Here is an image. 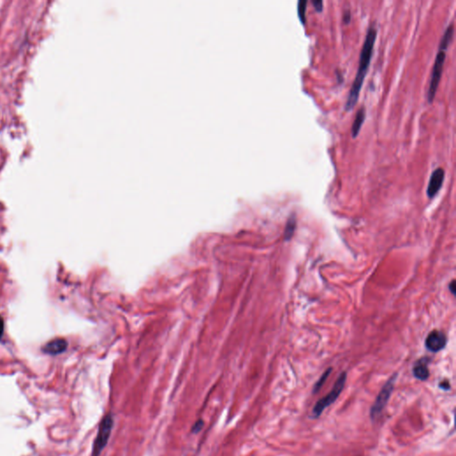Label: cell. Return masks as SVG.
Listing matches in <instances>:
<instances>
[{
  "label": "cell",
  "instance_id": "3",
  "mask_svg": "<svg viewBox=\"0 0 456 456\" xmlns=\"http://www.w3.org/2000/svg\"><path fill=\"white\" fill-rule=\"evenodd\" d=\"M397 377H398V374H395L393 376H391L390 380L385 383V385L383 386L382 390L380 391L375 404L373 405L370 410V417L373 420L377 419L381 415L383 409L385 408V406H387V404L391 397L392 391H393Z\"/></svg>",
  "mask_w": 456,
  "mask_h": 456
},
{
  "label": "cell",
  "instance_id": "1",
  "mask_svg": "<svg viewBox=\"0 0 456 456\" xmlns=\"http://www.w3.org/2000/svg\"><path fill=\"white\" fill-rule=\"evenodd\" d=\"M376 36H377L376 28L375 27V25H371L368 29L364 42L362 45L361 54H360L358 70L356 71L355 79H354V82L349 90L347 102H346L345 108L347 111L352 110L355 107V104L358 99L360 90L362 88L364 77L367 75V70L370 65L371 59H372L375 40H376Z\"/></svg>",
  "mask_w": 456,
  "mask_h": 456
},
{
  "label": "cell",
  "instance_id": "13",
  "mask_svg": "<svg viewBox=\"0 0 456 456\" xmlns=\"http://www.w3.org/2000/svg\"><path fill=\"white\" fill-rule=\"evenodd\" d=\"M307 0H300L298 3V14H299V18L302 24L306 23V10H307Z\"/></svg>",
  "mask_w": 456,
  "mask_h": 456
},
{
  "label": "cell",
  "instance_id": "14",
  "mask_svg": "<svg viewBox=\"0 0 456 456\" xmlns=\"http://www.w3.org/2000/svg\"><path fill=\"white\" fill-rule=\"evenodd\" d=\"M331 368H330V369L326 370V372L324 373V375H322V377L319 379V381H318V382H316V385H315V387H314V389H313V393H316V392H318V390H319L320 389L322 388V386L324 385V382H325V381L327 380L328 377H329V375H330V374H331Z\"/></svg>",
  "mask_w": 456,
  "mask_h": 456
},
{
  "label": "cell",
  "instance_id": "20",
  "mask_svg": "<svg viewBox=\"0 0 456 456\" xmlns=\"http://www.w3.org/2000/svg\"><path fill=\"white\" fill-rule=\"evenodd\" d=\"M449 289H450V291L452 292V294L455 293V282L452 281V283L450 284V285H449Z\"/></svg>",
  "mask_w": 456,
  "mask_h": 456
},
{
  "label": "cell",
  "instance_id": "11",
  "mask_svg": "<svg viewBox=\"0 0 456 456\" xmlns=\"http://www.w3.org/2000/svg\"><path fill=\"white\" fill-rule=\"evenodd\" d=\"M452 36H453V24H449L447 28L445 29L444 34L442 36L440 44H439V49L446 50V48L448 47L449 44L452 40Z\"/></svg>",
  "mask_w": 456,
  "mask_h": 456
},
{
  "label": "cell",
  "instance_id": "7",
  "mask_svg": "<svg viewBox=\"0 0 456 456\" xmlns=\"http://www.w3.org/2000/svg\"><path fill=\"white\" fill-rule=\"evenodd\" d=\"M444 170L443 168H437L432 172L429 178V186L427 188V195L429 198H433L437 195L444 183Z\"/></svg>",
  "mask_w": 456,
  "mask_h": 456
},
{
  "label": "cell",
  "instance_id": "9",
  "mask_svg": "<svg viewBox=\"0 0 456 456\" xmlns=\"http://www.w3.org/2000/svg\"><path fill=\"white\" fill-rule=\"evenodd\" d=\"M413 375L415 378L421 381H426L429 377V371L428 368V359H420L413 369Z\"/></svg>",
  "mask_w": 456,
  "mask_h": 456
},
{
  "label": "cell",
  "instance_id": "5",
  "mask_svg": "<svg viewBox=\"0 0 456 456\" xmlns=\"http://www.w3.org/2000/svg\"><path fill=\"white\" fill-rule=\"evenodd\" d=\"M444 61H445V50H441L438 49L437 56L434 62L433 65L432 72L430 76V81H429V89L427 93L428 97V101L431 103L433 99L437 93V87L440 82L441 76L444 69Z\"/></svg>",
  "mask_w": 456,
  "mask_h": 456
},
{
  "label": "cell",
  "instance_id": "2",
  "mask_svg": "<svg viewBox=\"0 0 456 456\" xmlns=\"http://www.w3.org/2000/svg\"><path fill=\"white\" fill-rule=\"evenodd\" d=\"M346 380H347V374L346 373H342L341 375H339V377L336 381L335 384L332 388L331 392L326 395L324 398H321L319 401L317 402L315 406H314V408L312 410L313 417H319L325 408H327L328 406H331V404H333L337 400V398H339V395L343 390L345 383H346Z\"/></svg>",
  "mask_w": 456,
  "mask_h": 456
},
{
  "label": "cell",
  "instance_id": "6",
  "mask_svg": "<svg viewBox=\"0 0 456 456\" xmlns=\"http://www.w3.org/2000/svg\"><path fill=\"white\" fill-rule=\"evenodd\" d=\"M446 336L440 331H432L425 340V346L430 352H438L444 348L446 345Z\"/></svg>",
  "mask_w": 456,
  "mask_h": 456
},
{
  "label": "cell",
  "instance_id": "18",
  "mask_svg": "<svg viewBox=\"0 0 456 456\" xmlns=\"http://www.w3.org/2000/svg\"><path fill=\"white\" fill-rule=\"evenodd\" d=\"M439 388L444 390H450V384L447 381H444V382H440L439 383Z\"/></svg>",
  "mask_w": 456,
  "mask_h": 456
},
{
  "label": "cell",
  "instance_id": "10",
  "mask_svg": "<svg viewBox=\"0 0 456 456\" xmlns=\"http://www.w3.org/2000/svg\"><path fill=\"white\" fill-rule=\"evenodd\" d=\"M366 114H367L366 108H364L363 106H362V107L357 111L356 115H355V120H354V122H353V125H352V137H357L359 131H360V129H361V127H362V123H363V121H364V119H366Z\"/></svg>",
  "mask_w": 456,
  "mask_h": 456
},
{
  "label": "cell",
  "instance_id": "4",
  "mask_svg": "<svg viewBox=\"0 0 456 456\" xmlns=\"http://www.w3.org/2000/svg\"><path fill=\"white\" fill-rule=\"evenodd\" d=\"M113 428V419L112 414H107L102 420L98 429V436L95 439L92 455L99 456L105 449L109 440Z\"/></svg>",
  "mask_w": 456,
  "mask_h": 456
},
{
  "label": "cell",
  "instance_id": "19",
  "mask_svg": "<svg viewBox=\"0 0 456 456\" xmlns=\"http://www.w3.org/2000/svg\"><path fill=\"white\" fill-rule=\"evenodd\" d=\"M350 18H351L350 11H349V10H346V11H345V12H344V15H343L344 22H345V23H346V24H347V23H348V22H349V21H350Z\"/></svg>",
  "mask_w": 456,
  "mask_h": 456
},
{
  "label": "cell",
  "instance_id": "16",
  "mask_svg": "<svg viewBox=\"0 0 456 456\" xmlns=\"http://www.w3.org/2000/svg\"><path fill=\"white\" fill-rule=\"evenodd\" d=\"M203 421H201V420L197 421V422L195 423V426L193 427V432H198V431H200V430H201V429L203 428Z\"/></svg>",
  "mask_w": 456,
  "mask_h": 456
},
{
  "label": "cell",
  "instance_id": "8",
  "mask_svg": "<svg viewBox=\"0 0 456 456\" xmlns=\"http://www.w3.org/2000/svg\"><path fill=\"white\" fill-rule=\"evenodd\" d=\"M67 347H68V342L66 340L59 338V339H53L49 342H47L42 348V351L47 355H56L62 354L63 352L66 350Z\"/></svg>",
  "mask_w": 456,
  "mask_h": 456
},
{
  "label": "cell",
  "instance_id": "15",
  "mask_svg": "<svg viewBox=\"0 0 456 456\" xmlns=\"http://www.w3.org/2000/svg\"><path fill=\"white\" fill-rule=\"evenodd\" d=\"M313 5L315 6L316 10L317 11H322L323 10V7H324V2L322 0H313L312 1Z\"/></svg>",
  "mask_w": 456,
  "mask_h": 456
},
{
  "label": "cell",
  "instance_id": "12",
  "mask_svg": "<svg viewBox=\"0 0 456 456\" xmlns=\"http://www.w3.org/2000/svg\"><path fill=\"white\" fill-rule=\"evenodd\" d=\"M295 228H296V219H295V217H291L289 219L287 225H286V228H285V237L287 241L293 237Z\"/></svg>",
  "mask_w": 456,
  "mask_h": 456
},
{
  "label": "cell",
  "instance_id": "17",
  "mask_svg": "<svg viewBox=\"0 0 456 456\" xmlns=\"http://www.w3.org/2000/svg\"><path fill=\"white\" fill-rule=\"evenodd\" d=\"M4 319L3 317L0 316V340L2 339L3 337V334H4Z\"/></svg>",
  "mask_w": 456,
  "mask_h": 456
}]
</instances>
